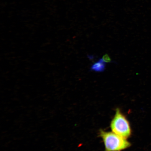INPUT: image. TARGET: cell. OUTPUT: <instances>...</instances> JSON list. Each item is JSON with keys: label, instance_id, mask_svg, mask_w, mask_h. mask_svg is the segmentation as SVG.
I'll list each match as a JSON object with an SVG mask.
<instances>
[{"label": "cell", "instance_id": "obj_1", "mask_svg": "<svg viewBox=\"0 0 151 151\" xmlns=\"http://www.w3.org/2000/svg\"><path fill=\"white\" fill-rule=\"evenodd\" d=\"M99 135L103 142L105 151H122L129 148L131 143L120 136L112 132L101 129Z\"/></svg>", "mask_w": 151, "mask_h": 151}, {"label": "cell", "instance_id": "obj_2", "mask_svg": "<svg viewBox=\"0 0 151 151\" xmlns=\"http://www.w3.org/2000/svg\"><path fill=\"white\" fill-rule=\"evenodd\" d=\"M112 131L124 138L131 136L132 130L130 123L120 109L117 108L110 123Z\"/></svg>", "mask_w": 151, "mask_h": 151}, {"label": "cell", "instance_id": "obj_3", "mask_svg": "<svg viewBox=\"0 0 151 151\" xmlns=\"http://www.w3.org/2000/svg\"><path fill=\"white\" fill-rule=\"evenodd\" d=\"M106 64L102 58H100L97 62L92 64L90 70L96 72H103L104 71Z\"/></svg>", "mask_w": 151, "mask_h": 151}, {"label": "cell", "instance_id": "obj_4", "mask_svg": "<svg viewBox=\"0 0 151 151\" xmlns=\"http://www.w3.org/2000/svg\"><path fill=\"white\" fill-rule=\"evenodd\" d=\"M102 59L103 60V61L105 62V63H112V60H111L110 57L107 54H105L104 55Z\"/></svg>", "mask_w": 151, "mask_h": 151}]
</instances>
